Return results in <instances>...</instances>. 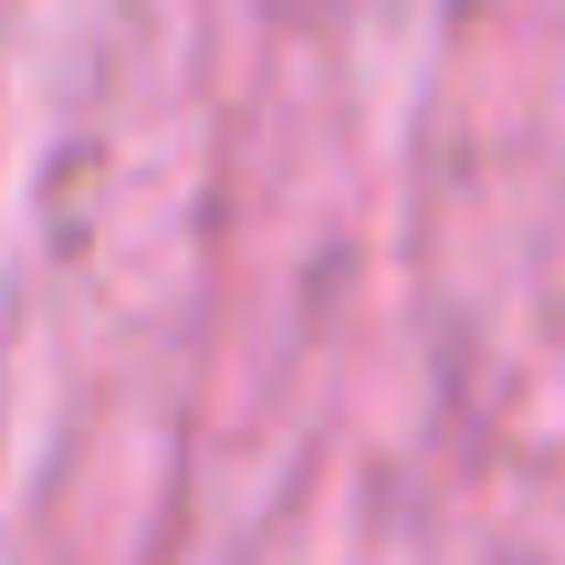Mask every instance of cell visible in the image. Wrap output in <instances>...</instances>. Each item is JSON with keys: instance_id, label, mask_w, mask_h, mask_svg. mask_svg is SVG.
<instances>
[]
</instances>
